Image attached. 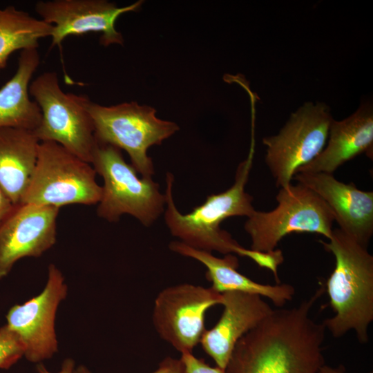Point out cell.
Instances as JSON below:
<instances>
[{"label": "cell", "mask_w": 373, "mask_h": 373, "mask_svg": "<svg viewBox=\"0 0 373 373\" xmlns=\"http://www.w3.org/2000/svg\"><path fill=\"white\" fill-rule=\"evenodd\" d=\"M310 297L273 311L236 343L225 373H317L325 363V327L310 312Z\"/></svg>", "instance_id": "6da1fadb"}, {"label": "cell", "mask_w": 373, "mask_h": 373, "mask_svg": "<svg viewBox=\"0 0 373 373\" xmlns=\"http://www.w3.org/2000/svg\"><path fill=\"white\" fill-rule=\"evenodd\" d=\"M319 242L335 258V267L326 282L334 314L322 323L334 337L354 330L358 341L365 343L373 321V256L339 228L333 229L328 242Z\"/></svg>", "instance_id": "7a4b0ae2"}, {"label": "cell", "mask_w": 373, "mask_h": 373, "mask_svg": "<svg viewBox=\"0 0 373 373\" xmlns=\"http://www.w3.org/2000/svg\"><path fill=\"white\" fill-rule=\"evenodd\" d=\"M253 157L252 147L247 158L238 165L233 185L222 193L208 195L204 202L186 214L181 213L174 203V177L167 173L164 193L166 208L164 213L171 233L197 249L211 253L216 251L224 255L234 253L242 256L245 247L222 229L220 224L232 216L249 218L256 211L252 205L253 197L245 191Z\"/></svg>", "instance_id": "3957f363"}, {"label": "cell", "mask_w": 373, "mask_h": 373, "mask_svg": "<svg viewBox=\"0 0 373 373\" xmlns=\"http://www.w3.org/2000/svg\"><path fill=\"white\" fill-rule=\"evenodd\" d=\"M91 164L104 181L97 203L99 217L117 222L128 214L149 227L164 212L166 197L160 185L152 178H140L119 149L97 142Z\"/></svg>", "instance_id": "277c9868"}, {"label": "cell", "mask_w": 373, "mask_h": 373, "mask_svg": "<svg viewBox=\"0 0 373 373\" xmlns=\"http://www.w3.org/2000/svg\"><path fill=\"white\" fill-rule=\"evenodd\" d=\"M87 108L97 142L123 149L138 173L152 178L154 166L148 149L178 131V124L158 118L154 108L135 102L106 106L89 99Z\"/></svg>", "instance_id": "5b68a950"}, {"label": "cell", "mask_w": 373, "mask_h": 373, "mask_svg": "<svg viewBox=\"0 0 373 373\" xmlns=\"http://www.w3.org/2000/svg\"><path fill=\"white\" fill-rule=\"evenodd\" d=\"M29 93L39 106L41 119L33 131L39 142H54L91 164L97 142L87 108L86 95L65 93L55 72H45L31 81Z\"/></svg>", "instance_id": "8992f818"}, {"label": "cell", "mask_w": 373, "mask_h": 373, "mask_svg": "<svg viewBox=\"0 0 373 373\" xmlns=\"http://www.w3.org/2000/svg\"><path fill=\"white\" fill-rule=\"evenodd\" d=\"M92 164L54 142H40L36 164L21 203L93 205L102 195Z\"/></svg>", "instance_id": "52a82bcc"}, {"label": "cell", "mask_w": 373, "mask_h": 373, "mask_svg": "<svg viewBox=\"0 0 373 373\" xmlns=\"http://www.w3.org/2000/svg\"><path fill=\"white\" fill-rule=\"evenodd\" d=\"M278 205L269 211H256L245 223L251 249L271 252L291 233H316L330 238L334 214L326 202L305 185L291 183L281 187Z\"/></svg>", "instance_id": "ba28073f"}, {"label": "cell", "mask_w": 373, "mask_h": 373, "mask_svg": "<svg viewBox=\"0 0 373 373\" xmlns=\"http://www.w3.org/2000/svg\"><path fill=\"white\" fill-rule=\"evenodd\" d=\"M323 102H306L292 113L280 132L265 137V163L278 188L291 184L296 171L323 150L333 120Z\"/></svg>", "instance_id": "9c48e42d"}, {"label": "cell", "mask_w": 373, "mask_h": 373, "mask_svg": "<svg viewBox=\"0 0 373 373\" xmlns=\"http://www.w3.org/2000/svg\"><path fill=\"white\" fill-rule=\"evenodd\" d=\"M222 303V294L211 287L189 283L170 286L155 300L153 323L160 336L176 350L192 353L206 330L207 312Z\"/></svg>", "instance_id": "30bf717a"}, {"label": "cell", "mask_w": 373, "mask_h": 373, "mask_svg": "<svg viewBox=\"0 0 373 373\" xmlns=\"http://www.w3.org/2000/svg\"><path fill=\"white\" fill-rule=\"evenodd\" d=\"M143 1L118 7L106 0H47L35 3V10L44 22L52 26L51 48H61L70 36L88 32L101 34L99 43L104 47L124 44L115 22L123 14L139 10Z\"/></svg>", "instance_id": "8fae6325"}, {"label": "cell", "mask_w": 373, "mask_h": 373, "mask_svg": "<svg viewBox=\"0 0 373 373\" xmlns=\"http://www.w3.org/2000/svg\"><path fill=\"white\" fill-rule=\"evenodd\" d=\"M48 270L43 291L23 304L14 305L6 315L7 327L23 344V356L32 363L49 359L58 350L55 316L68 288L62 273L54 264Z\"/></svg>", "instance_id": "7c38bea8"}, {"label": "cell", "mask_w": 373, "mask_h": 373, "mask_svg": "<svg viewBox=\"0 0 373 373\" xmlns=\"http://www.w3.org/2000/svg\"><path fill=\"white\" fill-rule=\"evenodd\" d=\"M59 209L32 203L16 204L0 227V279L17 261L39 257L56 242Z\"/></svg>", "instance_id": "4fadbf2b"}, {"label": "cell", "mask_w": 373, "mask_h": 373, "mask_svg": "<svg viewBox=\"0 0 373 373\" xmlns=\"http://www.w3.org/2000/svg\"><path fill=\"white\" fill-rule=\"evenodd\" d=\"M293 178L318 195L331 209L339 229L367 247L373 234L372 191L360 190L327 173H298Z\"/></svg>", "instance_id": "5bb4252c"}, {"label": "cell", "mask_w": 373, "mask_h": 373, "mask_svg": "<svg viewBox=\"0 0 373 373\" xmlns=\"http://www.w3.org/2000/svg\"><path fill=\"white\" fill-rule=\"evenodd\" d=\"M222 296V314L211 329L205 330L200 343L216 366L225 370L238 341L273 309L256 294L227 291Z\"/></svg>", "instance_id": "9a60e30c"}, {"label": "cell", "mask_w": 373, "mask_h": 373, "mask_svg": "<svg viewBox=\"0 0 373 373\" xmlns=\"http://www.w3.org/2000/svg\"><path fill=\"white\" fill-rule=\"evenodd\" d=\"M361 153L373 157V108L362 103L348 117L330 125L327 142L321 153L296 173H333Z\"/></svg>", "instance_id": "2e32d148"}, {"label": "cell", "mask_w": 373, "mask_h": 373, "mask_svg": "<svg viewBox=\"0 0 373 373\" xmlns=\"http://www.w3.org/2000/svg\"><path fill=\"white\" fill-rule=\"evenodd\" d=\"M169 249L184 256L193 258L207 268L206 278L211 287L220 294L227 291H240L268 298L276 306L283 307L292 300L295 294L293 285L283 283L275 285L257 283L238 270V258L232 254L223 258L213 256L211 252L189 247L180 241L169 244Z\"/></svg>", "instance_id": "e0dca14e"}, {"label": "cell", "mask_w": 373, "mask_h": 373, "mask_svg": "<svg viewBox=\"0 0 373 373\" xmlns=\"http://www.w3.org/2000/svg\"><path fill=\"white\" fill-rule=\"evenodd\" d=\"M37 48L20 51L15 73L0 88V128L33 131L40 123V108L29 93L32 75L40 63Z\"/></svg>", "instance_id": "ac0fdd59"}, {"label": "cell", "mask_w": 373, "mask_h": 373, "mask_svg": "<svg viewBox=\"0 0 373 373\" xmlns=\"http://www.w3.org/2000/svg\"><path fill=\"white\" fill-rule=\"evenodd\" d=\"M39 143L32 131L0 128V187L15 204L21 203L28 185Z\"/></svg>", "instance_id": "d6986e66"}, {"label": "cell", "mask_w": 373, "mask_h": 373, "mask_svg": "<svg viewBox=\"0 0 373 373\" xmlns=\"http://www.w3.org/2000/svg\"><path fill=\"white\" fill-rule=\"evenodd\" d=\"M52 26L28 12L8 6L0 8V71L17 50L38 48L40 39L50 37Z\"/></svg>", "instance_id": "ffe728a7"}, {"label": "cell", "mask_w": 373, "mask_h": 373, "mask_svg": "<svg viewBox=\"0 0 373 373\" xmlns=\"http://www.w3.org/2000/svg\"><path fill=\"white\" fill-rule=\"evenodd\" d=\"M24 355V347L7 325L0 327V369H9Z\"/></svg>", "instance_id": "44dd1931"}, {"label": "cell", "mask_w": 373, "mask_h": 373, "mask_svg": "<svg viewBox=\"0 0 373 373\" xmlns=\"http://www.w3.org/2000/svg\"><path fill=\"white\" fill-rule=\"evenodd\" d=\"M186 373H225V370L218 366L211 367L202 358L195 357L192 353L181 354Z\"/></svg>", "instance_id": "7402d4cb"}, {"label": "cell", "mask_w": 373, "mask_h": 373, "mask_svg": "<svg viewBox=\"0 0 373 373\" xmlns=\"http://www.w3.org/2000/svg\"><path fill=\"white\" fill-rule=\"evenodd\" d=\"M151 373H186L184 365L181 358L171 356L164 358L158 367Z\"/></svg>", "instance_id": "603a6c76"}, {"label": "cell", "mask_w": 373, "mask_h": 373, "mask_svg": "<svg viewBox=\"0 0 373 373\" xmlns=\"http://www.w3.org/2000/svg\"><path fill=\"white\" fill-rule=\"evenodd\" d=\"M15 205L0 187V227L12 212Z\"/></svg>", "instance_id": "cb8c5ba5"}, {"label": "cell", "mask_w": 373, "mask_h": 373, "mask_svg": "<svg viewBox=\"0 0 373 373\" xmlns=\"http://www.w3.org/2000/svg\"><path fill=\"white\" fill-rule=\"evenodd\" d=\"M75 361L72 358H66L62 363L61 370L57 373H74ZM37 373H52L48 371L42 363L37 365Z\"/></svg>", "instance_id": "d4e9b609"}, {"label": "cell", "mask_w": 373, "mask_h": 373, "mask_svg": "<svg viewBox=\"0 0 373 373\" xmlns=\"http://www.w3.org/2000/svg\"><path fill=\"white\" fill-rule=\"evenodd\" d=\"M317 373H346L343 366L334 367L324 363L318 370ZM368 373H373L372 372Z\"/></svg>", "instance_id": "484cf974"}, {"label": "cell", "mask_w": 373, "mask_h": 373, "mask_svg": "<svg viewBox=\"0 0 373 373\" xmlns=\"http://www.w3.org/2000/svg\"><path fill=\"white\" fill-rule=\"evenodd\" d=\"M74 373H91V372L84 365H79L74 370Z\"/></svg>", "instance_id": "4316f807"}]
</instances>
